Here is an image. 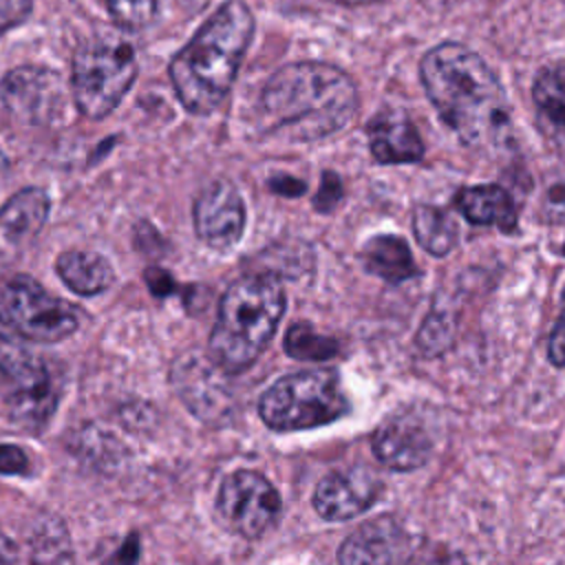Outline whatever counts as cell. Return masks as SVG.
I'll list each match as a JSON object with an SVG mask.
<instances>
[{
	"instance_id": "2",
	"label": "cell",
	"mask_w": 565,
	"mask_h": 565,
	"mask_svg": "<svg viewBox=\"0 0 565 565\" xmlns=\"http://www.w3.org/2000/svg\"><path fill=\"white\" fill-rule=\"evenodd\" d=\"M360 97L355 82L327 62H294L278 68L260 93V121L282 141H318L344 128Z\"/></svg>"
},
{
	"instance_id": "26",
	"label": "cell",
	"mask_w": 565,
	"mask_h": 565,
	"mask_svg": "<svg viewBox=\"0 0 565 565\" xmlns=\"http://www.w3.org/2000/svg\"><path fill=\"white\" fill-rule=\"evenodd\" d=\"M344 196V188H342V181L335 172H322V179H320V188L313 196V207L318 212H331Z\"/></svg>"
},
{
	"instance_id": "22",
	"label": "cell",
	"mask_w": 565,
	"mask_h": 565,
	"mask_svg": "<svg viewBox=\"0 0 565 565\" xmlns=\"http://www.w3.org/2000/svg\"><path fill=\"white\" fill-rule=\"evenodd\" d=\"M31 565H73V547L57 519L44 521L33 534Z\"/></svg>"
},
{
	"instance_id": "10",
	"label": "cell",
	"mask_w": 565,
	"mask_h": 565,
	"mask_svg": "<svg viewBox=\"0 0 565 565\" xmlns=\"http://www.w3.org/2000/svg\"><path fill=\"white\" fill-rule=\"evenodd\" d=\"M4 106L29 124H46L64 108V82L44 66H20L4 75L0 84Z\"/></svg>"
},
{
	"instance_id": "21",
	"label": "cell",
	"mask_w": 565,
	"mask_h": 565,
	"mask_svg": "<svg viewBox=\"0 0 565 565\" xmlns=\"http://www.w3.org/2000/svg\"><path fill=\"white\" fill-rule=\"evenodd\" d=\"M413 234L422 249L433 256H446L457 245V223L448 212L435 205H417L413 212Z\"/></svg>"
},
{
	"instance_id": "6",
	"label": "cell",
	"mask_w": 565,
	"mask_h": 565,
	"mask_svg": "<svg viewBox=\"0 0 565 565\" xmlns=\"http://www.w3.org/2000/svg\"><path fill=\"white\" fill-rule=\"evenodd\" d=\"M0 397L9 419L26 433H40L57 406L53 369L7 333H0Z\"/></svg>"
},
{
	"instance_id": "18",
	"label": "cell",
	"mask_w": 565,
	"mask_h": 565,
	"mask_svg": "<svg viewBox=\"0 0 565 565\" xmlns=\"http://www.w3.org/2000/svg\"><path fill=\"white\" fill-rule=\"evenodd\" d=\"M455 205L475 225H494L503 232L516 227V205L501 185L463 188Z\"/></svg>"
},
{
	"instance_id": "12",
	"label": "cell",
	"mask_w": 565,
	"mask_h": 565,
	"mask_svg": "<svg viewBox=\"0 0 565 565\" xmlns=\"http://www.w3.org/2000/svg\"><path fill=\"white\" fill-rule=\"evenodd\" d=\"M382 481L369 468H347L324 475L313 492V508L324 521H349L373 505Z\"/></svg>"
},
{
	"instance_id": "11",
	"label": "cell",
	"mask_w": 565,
	"mask_h": 565,
	"mask_svg": "<svg viewBox=\"0 0 565 565\" xmlns=\"http://www.w3.org/2000/svg\"><path fill=\"white\" fill-rule=\"evenodd\" d=\"M192 216L196 236L205 245L212 249H230L243 236L245 203L230 181L218 179L201 190Z\"/></svg>"
},
{
	"instance_id": "25",
	"label": "cell",
	"mask_w": 565,
	"mask_h": 565,
	"mask_svg": "<svg viewBox=\"0 0 565 565\" xmlns=\"http://www.w3.org/2000/svg\"><path fill=\"white\" fill-rule=\"evenodd\" d=\"M110 18L130 31H137L152 22L159 0H102Z\"/></svg>"
},
{
	"instance_id": "3",
	"label": "cell",
	"mask_w": 565,
	"mask_h": 565,
	"mask_svg": "<svg viewBox=\"0 0 565 565\" xmlns=\"http://www.w3.org/2000/svg\"><path fill=\"white\" fill-rule=\"evenodd\" d=\"M254 35V15L227 0L172 57L170 79L185 110L207 115L227 97Z\"/></svg>"
},
{
	"instance_id": "36",
	"label": "cell",
	"mask_w": 565,
	"mask_h": 565,
	"mask_svg": "<svg viewBox=\"0 0 565 565\" xmlns=\"http://www.w3.org/2000/svg\"><path fill=\"white\" fill-rule=\"evenodd\" d=\"M333 2H344V4H360V2H375V0H333Z\"/></svg>"
},
{
	"instance_id": "37",
	"label": "cell",
	"mask_w": 565,
	"mask_h": 565,
	"mask_svg": "<svg viewBox=\"0 0 565 565\" xmlns=\"http://www.w3.org/2000/svg\"><path fill=\"white\" fill-rule=\"evenodd\" d=\"M563 254H565V243H563Z\"/></svg>"
},
{
	"instance_id": "20",
	"label": "cell",
	"mask_w": 565,
	"mask_h": 565,
	"mask_svg": "<svg viewBox=\"0 0 565 565\" xmlns=\"http://www.w3.org/2000/svg\"><path fill=\"white\" fill-rule=\"evenodd\" d=\"M55 267L60 278L82 296L99 294L113 282V269L108 260H104L95 252H84V249L64 252L60 254Z\"/></svg>"
},
{
	"instance_id": "14",
	"label": "cell",
	"mask_w": 565,
	"mask_h": 565,
	"mask_svg": "<svg viewBox=\"0 0 565 565\" xmlns=\"http://www.w3.org/2000/svg\"><path fill=\"white\" fill-rule=\"evenodd\" d=\"M46 216L49 196L40 188H24L0 207V271L31 245Z\"/></svg>"
},
{
	"instance_id": "35",
	"label": "cell",
	"mask_w": 565,
	"mask_h": 565,
	"mask_svg": "<svg viewBox=\"0 0 565 565\" xmlns=\"http://www.w3.org/2000/svg\"><path fill=\"white\" fill-rule=\"evenodd\" d=\"M7 174H9V161H7V157L0 152V185L4 183Z\"/></svg>"
},
{
	"instance_id": "1",
	"label": "cell",
	"mask_w": 565,
	"mask_h": 565,
	"mask_svg": "<svg viewBox=\"0 0 565 565\" xmlns=\"http://www.w3.org/2000/svg\"><path fill=\"white\" fill-rule=\"evenodd\" d=\"M419 79L441 121L470 148H501L510 139L505 90L483 57L459 42L424 53Z\"/></svg>"
},
{
	"instance_id": "13",
	"label": "cell",
	"mask_w": 565,
	"mask_h": 565,
	"mask_svg": "<svg viewBox=\"0 0 565 565\" xmlns=\"http://www.w3.org/2000/svg\"><path fill=\"white\" fill-rule=\"evenodd\" d=\"M411 547L406 530L393 516L358 525L338 550V565H399Z\"/></svg>"
},
{
	"instance_id": "17",
	"label": "cell",
	"mask_w": 565,
	"mask_h": 565,
	"mask_svg": "<svg viewBox=\"0 0 565 565\" xmlns=\"http://www.w3.org/2000/svg\"><path fill=\"white\" fill-rule=\"evenodd\" d=\"M532 99L543 132L565 148V62H554L539 71Z\"/></svg>"
},
{
	"instance_id": "19",
	"label": "cell",
	"mask_w": 565,
	"mask_h": 565,
	"mask_svg": "<svg viewBox=\"0 0 565 565\" xmlns=\"http://www.w3.org/2000/svg\"><path fill=\"white\" fill-rule=\"evenodd\" d=\"M360 258L366 271L384 278L386 282H402L417 274L408 243L395 234H380L364 243Z\"/></svg>"
},
{
	"instance_id": "5",
	"label": "cell",
	"mask_w": 565,
	"mask_h": 565,
	"mask_svg": "<svg viewBox=\"0 0 565 565\" xmlns=\"http://www.w3.org/2000/svg\"><path fill=\"white\" fill-rule=\"evenodd\" d=\"M258 413L271 430H307L349 413V399L333 369H307L271 384L258 402Z\"/></svg>"
},
{
	"instance_id": "7",
	"label": "cell",
	"mask_w": 565,
	"mask_h": 565,
	"mask_svg": "<svg viewBox=\"0 0 565 565\" xmlns=\"http://www.w3.org/2000/svg\"><path fill=\"white\" fill-rule=\"evenodd\" d=\"M137 75L132 46L119 40H93L77 49L71 64V90L84 117L102 119L121 102Z\"/></svg>"
},
{
	"instance_id": "27",
	"label": "cell",
	"mask_w": 565,
	"mask_h": 565,
	"mask_svg": "<svg viewBox=\"0 0 565 565\" xmlns=\"http://www.w3.org/2000/svg\"><path fill=\"white\" fill-rule=\"evenodd\" d=\"M31 0H0V35L24 22V18L31 13Z\"/></svg>"
},
{
	"instance_id": "24",
	"label": "cell",
	"mask_w": 565,
	"mask_h": 565,
	"mask_svg": "<svg viewBox=\"0 0 565 565\" xmlns=\"http://www.w3.org/2000/svg\"><path fill=\"white\" fill-rule=\"evenodd\" d=\"M455 322L448 311H430L417 333V349L424 355H439L452 344Z\"/></svg>"
},
{
	"instance_id": "28",
	"label": "cell",
	"mask_w": 565,
	"mask_h": 565,
	"mask_svg": "<svg viewBox=\"0 0 565 565\" xmlns=\"http://www.w3.org/2000/svg\"><path fill=\"white\" fill-rule=\"evenodd\" d=\"M547 355H550L552 364L565 366V291H563V300H561V313H558L556 324H554V329L550 333Z\"/></svg>"
},
{
	"instance_id": "32",
	"label": "cell",
	"mask_w": 565,
	"mask_h": 565,
	"mask_svg": "<svg viewBox=\"0 0 565 565\" xmlns=\"http://www.w3.org/2000/svg\"><path fill=\"white\" fill-rule=\"evenodd\" d=\"M146 282H148V287H150L157 296H168V294H172V291L177 289L174 280H172L170 274L163 271V269H148V271H146Z\"/></svg>"
},
{
	"instance_id": "4",
	"label": "cell",
	"mask_w": 565,
	"mask_h": 565,
	"mask_svg": "<svg viewBox=\"0 0 565 565\" xmlns=\"http://www.w3.org/2000/svg\"><path fill=\"white\" fill-rule=\"evenodd\" d=\"M285 313V291L271 271L234 280L218 302L210 333L212 362L225 373L249 369L267 349Z\"/></svg>"
},
{
	"instance_id": "15",
	"label": "cell",
	"mask_w": 565,
	"mask_h": 565,
	"mask_svg": "<svg viewBox=\"0 0 565 565\" xmlns=\"http://www.w3.org/2000/svg\"><path fill=\"white\" fill-rule=\"evenodd\" d=\"M371 154L377 163H415L424 157V141L406 113L384 108L366 124Z\"/></svg>"
},
{
	"instance_id": "23",
	"label": "cell",
	"mask_w": 565,
	"mask_h": 565,
	"mask_svg": "<svg viewBox=\"0 0 565 565\" xmlns=\"http://www.w3.org/2000/svg\"><path fill=\"white\" fill-rule=\"evenodd\" d=\"M285 353L296 360L324 362L338 353V342L305 322H296L285 333Z\"/></svg>"
},
{
	"instance_id": "34",
	"label": "cell",
	"mask_w": 565,
	"mask_h": 565,
	"mask_svg": "<svg viewBox=\"0 0 565 565\" xmlns=\"http://www.w3.org/2000/svg\"><path fill=\"white\" fill-rule=\"evenodd\" d=\"M0 565H18L15 545L2 530H0Z\"/></svg>"
},
{
	"instance_id": "33",
	"label": "cell",
	"mask_w": 565,
	"mask_h": 565,
	"mask_svg": "<svg viewBox=\"0 0 565 565\" xmlns=\"http://www.w3.org/2000/svg\"><path fill=\"white\" fill-rule=\"evenodd\" d=\"M547 207L554 218H565V183H558L550 190Z\"/></svg>"
},
{
	"instance_id": "8",
	"label": "cell",
	"mask_w": 565,
	"mask_h": 565,
	"mask_svg": "<svg viewBox=\"0 0 565 565\" xmlns=\"http://www.w3.org/2000/svg\"><path fill=\"white\" fill-rule=\"evenodd\" d=\"M0 322L22 338L57 342L77 329V313L31 276L13 274L0 280Z\"/></svg>"
},
{
	"instance_id": "30",
	"label": "cell",
	"mask_w": 565,
	"mask_h": 565,
	"mask_svg": "<svg viewBox=\"0 0 565 565\" xmlns=\"http://www.w3.org/2000/svg\"><path fill=\"white\" fill-rule=\"evenodd\" d=\"M399 565H457V558L450 554H439L437 550H422L413 556H406Z\"/></svg>"
},
{
	"instance_id": "29",
	"label": "cell",
	"mask_w": 565,
	"mask_h": 565,
	"mask_svg": "<svg viewBox=\"0 0 565 565\" xmlns=\"http://www.w3.org/2000/svg\"><path fill=\"white\" fill-rule=\"evenodd\" d=\"M29 468L26 455L18 446L0 444V472L2 475H22Z\"/></svg>"
},
{
	"instance_id": "31",
	"label": "cell",
	"mask_w": 565,
	"mask_h": 565,
	"mask_svg": "<svg viewBox=\"0 0 565 565\" xmlns=\"http://www.w3.org/2000/svg\"><path fill=\"white\" fill-rule=\"evenodd\" d=\"M269 188H271V192H276V194H280V196H300V194H305V190H307L305 181H300V179H296V177H289V174H278V177H274V179L269 181Z\"/></svg>"
},
{
	"instance_id": "16",
	"label": "cell",
	"mask_w": 565,
	"mask_h": 565,
	"mask_svg": "<svg viewBox=\"0 0 565 565\" xmlns=\"http://www.w3.org/2000/svg\"><path fill=\"white\" fill-rule=\"evenodd\" d=\"M371 448L380 463L391 470H417L433 452L430 437L426 430L406 417H395L384 422L371 437Z\"/></svg>"
},
{
	"instance_id": "9",
	"label": "cell",
	"mask_w": 565,
	"mask_h": 565,
	"mask_svg": "<svg viewBox=\"0 0 565 565\" xmlns=\"http://www.w3.org/2000/svg\"><path fill=\"white\" fill-rule=\"evenodd\" d=\"M223 521L245 539L263 536L280 514L276 488L254 470H236L225 477L216 499Z\"/></svg>"
}]
</instances>
